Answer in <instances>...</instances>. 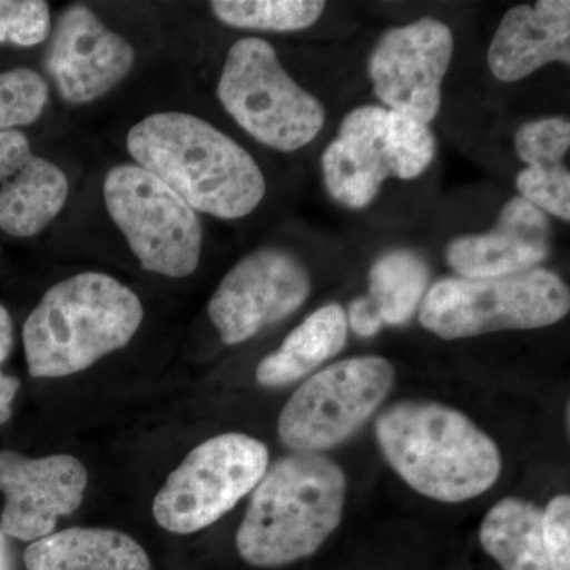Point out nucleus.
<instances>
[{
	"instance_id": "obj_1",
	"label": "nucleus",
	"mask_w": 570,
	"mask_h": 570,
	"mask_svg": "<svg viewBox=\"0 0 570 570\" xmlns=\"http://www.w3.org/2000/svg\"><path fill=\"white\" fill-rule=\"evenodd\" d=\"M127 151L195 212L235 220L257 209L265 176L253 156L213 124L184 111H157L127 134Z\"/></svg>"
},
{
	"instance_id": "obj_2",
	"label": "nucleus",
	"mask_w": 570,
	"mask_h": 570,
	"mask_svg": "<svg viewBox=\"0 0 570 570\" xmlns=\"http://www.w3.org/2000/svg\"><path fill=\"white\" fill-rule=\"evenodd\" d=\"M347 480L335 461L296 452L266 469L236 532L239 557L255 568H281L321 549L340 527Z\"/></svg>"
},
{
	"instance_id": "obj_3",
	"label": "nucleus",
	"mask_w": 570,
	"mask_h": 570,
	"mask_svg": "<svg viewBox=\"0 0 570 570\" xmlns=\"http://www.w3.org/2000/svg\"><path fill=\"white\" fill-rule=\"evenodd\" d=\"M145 318L138 295L99 272L78 273L52 285L22 326L32 377L58 379L88 370L126 347Z\"/></svg>"
},
{
	"instance_id": "obj_4",
	"label": "nucleus",
	"mask_w": 570,
	"mask_h": 570,
	"mask_svg": "<svg viewBox=\"0 0 570 570\" xmlns=\"http://www.w3.org/2000/svg\"><path fill=\"white\" fill-rule=\"evenodd\" d=\"M376 436L397 475L436 501L480 497L501 474V455L493 439L444 404L397 403L379 415Z\"/></svg>"
},
{
	"instance_id": "obj_5",
	"label": "nucleus",
	"mask_w": 570,
	"mask_h": 570,
	"mask_svg": "<svg viewBox=\"0 0 570 570\" xmlns=\"http://www.w3.org/2000/svg\"><path fill=\"white\" fill-rule=\"evenodd\" d=\"M570 292L550 269L468 279L445 277L428 288L419 309L420 324L442 340L543 328L568 316Z\"/></svg>"
},
{
	"instance_id": "obj_6",
	"label": "nucleus",
	"mask_w": 570,
	"mask_h": 570,
	"mask_svg": "<svg viewBox=\"0 0 570 570\" xmlns=\"http://www.w3.org/2000/svg\"><path fill=\"white\" fill-rule=\"evenodd\" d=\"M217 99L243 130L277 151L309 145L325 124L324 105L288 75L273 45L258 37L232 45Z\"/></svg>"
},
{
	"instance_id": "obj_7",
	"label": "nucleus",
	"mask_w": 570,
	"mask_h": 570,
	"mask_svg": "<svg viewBox=\"0 0 570 570\" xmlns=\"http://www.w3.org/2000/svg\"><path fill=\"white\" fill-rule=\"evenodd\" d=\"M104 200L141 268L171 279L194 275L204 249V228L193 206L137 164L112 167Z\"/></svg>"
},
{
	"instance_id": "obj_8",
	"label": "nucleus",
	"mask_w": 570,
	"mask_h": 570,
	"mask_svg": "<svg viewBox=\"0 0 570 570\" xmlns=\"http://www.w3.org/2000/svg\"><path fill=\"white\" fill-rule=\"evenodd\" d=\"M268 466V448L258 439L242 433L208 439L165 480L154 498V519L174 534L205 530L254 491Z\"/></svg>"
},
{
	"instance_id": "obj_9",
	"label": "nucleus",
	"mask_w": 570,
	"mask_h": 570,
	"mask_svg": "<svg viewBox=\"0 0 570 570\" xmlns=\"http://www.w3.org/2000/svg\"><path fill=\"white\" fill-rule=\"evenodd\" d=\"M395 384L382 356H355L307 379L285 404L277 433L288 449L317 453L335 448L365 425Z\"/></svg>"
},
{
	"instance_id": "obj_10",
	"label": "nucleus",
	"mask_w": 570,
	"mask_h": 570,
	"mask_svg": "<svg viewBox=\"0 0 570 570\" xmlns=\"http://www.w3.org/2000/svg\"><path fill=\"white\" fill-rule=\"evenodd\" d=\"M311 294V277L298 257L261 247L243 257L217 285L208 316L227 346L245 343L284 321Z\"/></svg>"
},
{
	"instance_id": "obj_11",
	"label": "nucleus",
	"mask_w": 570,
	"mask_h": 570,
	"mask_svg": "<svg viewBox=\"0 0 570 570\" xmlns=\"http://www.w3.org/2000/svg\"><path fill=\"white\" fill-rule=\"evenodd\" d=\"M452 56L453 33L436 18L389 29L367 62L374 94L387 110L430 124L441 108L442 81Z\"/></svg>"
},
{
	"instance_id": "obj_12",
	"label": "nucleus",
	"mask_w": 570,
	"mask_h": 570,
	"mask_svg": "<svg viewBox=\"0 0 570 570\" xmlns=\"http://www.w3.org/2000/svg\"><path fill=\"white\" fill-rule=\"evenodd\" d=\"M88 471L70 455L28 459L0 450V491L6 498L0 530L22 542H36L55 532L61 517L80 508Z\"/></svg>"
},
{
	"instance_id": "obj_13",
	"label": "nucleus",
	"mask_w": 570,
	"mask_h": 570,
	"mask_svg": "<svg viewBox=\"0 0 570 570\" xmlns=\"http://www.w3.org/2000/svg\"><path fill=\"white\" fill-rule=\"evenodd\" d=\"M135 50L89 7L71 6L56 22L47 67L62 99L86 105L102 99L134 69Z\"/></svg>"
},
{
	"instance_id": "obj_14",
	"label": "nucleus",
	"mask_w": 570,
	"mask_h": 570,
	"mask_svg": "<svg viewBox=\"0 0 570 570\" xmlns=\"http://www.w3.org/2000/svg\"><path fill=\"white\" fill-rule=\"evenodd\" d=\"M550 234L547 214L513 197L502 206L493 230L453 239L445 257L453 272L468 279L517 275L549 257Z\"/></svg>"
},
{
	"instance_id": "obj_15",
	"label": "nucleus",
	"mask_w": 570,
	"mask_h": 570,
	"mask_svg": "<svg viewBox=\"0 0 570 570\" xmlns=\"http://www.w3.org/2000/svg\"><path fill=\"white\" fill-rule=\"evenodd\" d=\"M69 179L36 156L21 130L0 132V228L17 238L41 234L62 212Z\"/></svg>"
},
{
	"instance_id": "obj_16",
	"label": "nucleus",
	"mask_w": 570,
	"mask_h": 570,
	"mask_svg": "<svg viewBox=\"0 0 570 570\" xmlns=\"http://www.w3.org/2000/svg\"><path fill=\"white\" fill-rule=\"evenodd\" d=\"M387 108L365 105L348 112L322 154L326 189L341 205L366 208L390 178L385 153Z\"/></svg>"
},
{
	"instance_id": "obj_17",
	"label": "nucleus",
	"mask_w": 570,
	"mask_h": 570,
	"mask_svg": "<svg viewBox=\"0 0 570 570\" xmlns=\"http://www.w3.org/2000/svg\"><path fill=\"white\" fill-rule=\"evenodd\" d=\"M551 62L570 63L569 0H539L510 9L490 45L494 78L520 81Z\"/></svg>"
},
{
	"instance_id": "obj_18",
	"label": "nucleus",
	"mask_w": 570,
	"mask_h": 570,
	"mask_svg": "<svg viewBox=\"0 0 570 570\" xmlns=\"http://www.w3.org/2000/svg\"><path fill=\"white\" fill-rule=\"evenodd\" d=\"M26 570H151L148 553L130 535L104 528H69L36 540Z\"/></svg>"
},
{
	"instance_id": "obj_19",
	"label": "nucleus",
	"mask_w": 570,
	"mask_h": 570,
	"mask_svg": "<svg viewBox=\"0 0 570 570\" xmlns=\"http://www.w3.org/2000/svg\"><path fill=\"white\" fill-rule=\"evenodd\" d=\"M347 330L343 306L332 303L318 307L285 337L277 351L258 363L255 379L262 387L268 389L294 384L343 351Z\"/></svg>"
},
{
	"instance_id": "obj_20",
	"label": "nucleus",
	"mask_w": 570,
	"mask_h": 570,
	"mask_svg": "<svg viewBox=\"0 0 570 570\" xmlns=\"http://www.w3.org/2000/svg\"><path fill=\"white\" fill-rule=\"evenodd\" d=\"M480 543L502 570H550L542 510L519 498L499 501L480 527Z\"/></svg>"
},
{
	"instance_id": "obj_21",
	"label": "nucleus",
	"mask_w": 570,
	"mask_h": 570,
	"mask_svg": "<svg viewBox=\"0 0 570 570\" xmlns=\"http://www.w3.org/2000/svg\"><path fill=\"white\" fill-rule=\"evenodd\" d=\"M430 266L407 249L381 255L370 272V295L384 325L407 324L420 309L430 284Z\"/></svg>"
},
{
	"instance_id": "obj_22",
	"label": "nucleus",
	"mask_w": 570,
	"mask_h": 570,
	"mask_svg": "<svg viewBox=\"0 0 570 570\" xmlns=\"http://www.w3.org/2000/svg\"><path fill=\"white\" fill-rule=\"evenodd\" d=\"M214 17L230 28L296 32L316 24L325 11L322 0H214Z\"/></svg>"
},
{
	"instance_id": "obj_23",
	"label": "nucleus",
	"mask_w": 570,
	"mask_h": 570,
	"mask_svg": "<svg viewBox=\"0 0 570 570\" xmlns=\"http://www.w3.org/2000/svg\"><path fill=\"white\" fill-rule=\"evenodd\" d=\"M385 153L390 176L415 179L433 163L436 156V137L428 124L403 112L389 110Z\"/></svg>"
},
{
	"instance_id": "obj_24",
	"label": "nucleus",
	"mask_w": 570,
	"mask_h": 570,
	"mask_svg": "<svg viewBox=\"0 0 570 570\" xmlns=\"http://www.w3.org/2000/svg\"><path fill=\"white\" fill-rule=\"evenodd\" d=\"M50 100V86L39 71L18 67L0 71V132L39 121Z\"/></svg>"
},
{
	"instance_id": "obj_25",
	"label": "nucleus",
	"mask_w": 570,
	"mask_h": 570,
	"mask_svg": "<svg viewBox=\"0 0 570 570\" xmlns=\"http://www.w3.org/2000/svg\"><path fill=\"white\" fill-rule=\"evenodd\" d=\"M513 142L528 167L562 165L570 148V124L564 118L535 119L517 130Z\"/></svg>"
},
{
	"instance_id": "obj_26",
	"label": "nucleus",
	"mask_w": 570,
	"mask_h": 570,
	"mask_svg": "<svg viewBox=\"0 0 570 570\" xmlns=\"http://www.w3.org/2000/svg\"><path fill=\"white\" fill-rule=\"evenodd\" d=\"M50 3L43 0H0V45L31 48L51 36Z\"/></svg>"
},
{
	"instance_id": "obj_27",
	"label": "nucleus",
	"mask_w": 570,
	"mask_h": 570,
	"mask_svg": "<svg viewBox=\"0 0 570 570\" xmlns=\"http://www.w3.org/2000/svg\"><path fill=\"white\" fill-rule=\"evenodd\" d=\"M521 198L540 212L570 220V174L564 165L527 167L515 179Z\"/></svg>"
},
{
	"instance_id": "obj_28",
	"label": "nucleus",
	"mask_w": 570,
	"mask_h": 570,
	"mask_svg": "<svg viewBox=\"0 0 570 570\" xmlns=\"http://www.w3.org/2000/svg\"><path fill=\"white\" fill-rule=\"evenodd\" d=\"M542 538L550 570H570V498L551 499L542 512Z\"/></svg>"
},
{
	"instance_id": "obj_29",
	"label": "nucleus",
	"mask_w": 570,
	"mask_h": 570,
	"mask_svg": "<svg viewBox=\"0 0 570 570\" xmlns=\"http://www.w3.org/2000/svg\"><path fill=\"white\" fill-rule=\"evenodd\" d=\"M347 325L354 330L355 335L362 337L376 336L381 332L384 322L379 316L376 307H374L367 296L356 298L348 306Z\"/></svg>"
},
{
	"instance_id": "obj_30",
	"label": "nucleus",
	"mask_w": 570,
	"mask_h": 570,
	"mask_svg": "<svg viewBox=\"0 0 570 570\" xmlns=\"http://www.w3.org/2000/svg\"><path fill=\"white\" fill-rule=\"evenodd\" d=\"M20 390V381L17 377L0 373V425L9 422L11 417V404Z\"/></svg>"
},
{
	"instance_id": "obj_31",
	"label": "nucleus",
	"mask_w": 570,
	"mask_h": 570,
	"mask_svg": "<svg viewBox=\"0 0 570 570\" xmlns=\"http://www.w3.org/2000/svg\"><path fill=\"white\" fill-rule=\"evenodd\" d=\"M13 321L9 311L0 305V363L9 358L11 348H13Z\"/></svg>"
},
{
	"instance_id": "obj_32",
	"label": "nucleus",
	"mask_w": 570,
	"mask_h": 570,
	"mask_svg": "<svg viewBox=\"0 0 570 570\" xmlns=\"http://www.w3.org/2000/svg\"><path fill=\"white\" fill-rule=\"evenodd\" d=\"M0 570H9V562H7L6 540H3L2 532H0Z\"/></svg>"
}]
</instances>
